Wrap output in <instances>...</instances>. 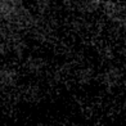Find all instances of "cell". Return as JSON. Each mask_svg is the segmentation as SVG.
Wrapping results in <instances>:
<instances>
[{"label": "cell", "mask_w": 126, "mask_h": 126, "mask_svg": "<svg viewBox=\"0 0 126 126\" xmlns=\"http://www.w3.org/2000/svg\"><path fill=\"white\" fill-rule=\"evenodd\" d=\"M111 1H126V0H111Z\"/></svg>", "instance_id": "1"}]
</instances>
